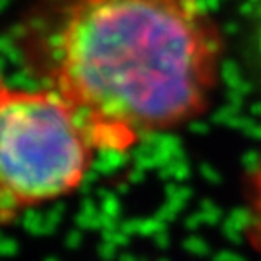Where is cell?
Returning <instances> with one entry per match:
<instances>
[{
    "instance_id": "3957f363",
    "label": "cell",
    "mask_w": 261,
    "mask_h": 261,
    "mask_svg": "<svg viewBox=\"0 0 261 261\" xmlns=\"http://www.w3.org/2000/svg\"><path fill=\"white\" fill-rule=\"evenodd\" d=\"M247 236L254 249L261 254V163L254 171L249 192V227Z\"/></svg>"
},
{
    "instance_id": "6da1fadb",
    "label": "cell",
    "mask_w": 261,
    "mask_h": 261,
    "mask_svg": "<svg viewBox=\"0 0 261 261\" xmlns=\"http://www.w3.org/2000/svg\"><path fill=\"white\" fill-rule=\"evenodd\" d=\"M223 38L201 0H71L53 89L96 151L127 152L207 111Z\"/></svg>"
},
{
    "instance_id": "7a4b0ae2",
    "label": "cell",
    "mask_w": 261,
    "mask_h": 261,
    "mask_svg": "<svg viewBox=\"0 0 261 261\" xmlns=\"http://www.w3.org/2000/svg\"><path fill=\"white\" fill-rule=\"evenodd\" d=\"M94 152L78 116L53 87L0 86V227L73 194Z\"/></svg>"
},
{
    "instance_id": "277c9868",
    "label": "cell",
    "mask_w": 261,
    "mask_h": 261,
    "mask_svg": "<svg viewBox=\"0 0 261 261\" xmlns=\"http://www.w3.org/2000/svg\"><path fill=\"white\" fill-rule=\"evenodd\" d=\"M254 49H256V58L259 62L261 69V8L256 16V28H254Z\"/></svg>"
}]
</instances>
